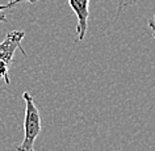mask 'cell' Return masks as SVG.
Wrapping results in <instances>:
<instances>
[{
    "mask_svg": "<svg viewBox=\"0 0 155 151\" xmlns=\"http://www.w3.org/2000/svg\"><path fill=\"white\" fill-rule=\"evenodd\" d=\"M25 101V118H24V139L16 151H34V142L41 133V116L38 112L32 95L28 92L22 94Z\"/></svg>",
    "mask_w": 155,
    "mask_h": 151,
    "instance_id": "cell-1",
    "label": "cell"
},
{
    "mask_svg": "<svg viewBox=\"0 0 155 151\" xmlns=\"http://www.w3.org/2000/svg\"><path fill=\"white\" fill-rule=\"evenodd\" d=\"M25 37V33L22 30H12L5 36V38L0 42V61H4L5 63L11 64L13 59V55L18 49L22 55H26L21 46V41Z\"/></svg>",
    "mask_w": 155,
    "mask_h": 151,
    "instance_id": "cell-2",
    "label": "cell"
},
{
    "mask_svg": "<svg viewBox=\"0 0 155 151\" xmlns=\"http://www.w3.org/2000/svg\"><path fill=\"white\" fill-rule=\"evenodd\" d=\"M74 13L76 15L78 24V41H83L88 30V18H90V0H68Z\"/></svg>",
    "mask_w": 155,
    "mask_h": 151,
    "instance_id": "cell-3",
    "label": "cell"
},
{
    "mask_svg": "<svg viewBox=\"0 0 155 151\" xmlns=\"http://www.w3.org/2000/svg\"><path fill=\"white\" fill-rule=\"evenodd\" d=\"M8 70H9V64L5 63L4 61H0V80H3L5 84L11 83L9 75H8Z\"/></svg>",
    "mask_w": 155,
    "mask_h": 151,
    "instance_id": "cell-4",
    "label": "cell"
},
{
    "mask_svg": "<svg viewBox=\"0 0 155 151\" xmlns=\"http://www.w3.org/2000/svg\"><path fill=\"white\" fill-rule=\"evenodd\" d=\"M37 2H40V0H11V2L7 3V4L0 5V9L5 11V9L13 8V7H16L18 4H24V3H32V4H34V3H37Z\"/></svg>",
    "mask_w": 155,
    "mask_h": 151,
    "instance_id": "cell-5",
    "label": "cell"
},
{
    "mask_svg": "<svg viewBox=\"0 0 155 151\" xmlns=\"http://www.w3.org/2000/svg\"><path fill=\"white\" fill-rule=\"evenodd\" d=\"M138 0H118V7H117V15H116V18L118 17V15L121 13V11L124 8H126V7L129 5H135L137 4Z\"/></svg>",
    "mask_w": 155,
    "mask_h": 151,
    "instance_id": "cell-6",
    "label": "cell"
},
{
    "mask_svg": "<svg viewBox=\"0 0 155 151\" xmlns=\"http://www.w3.org/2000/svg\"><path fill=\"white\" fill-rule=\"evenodd\" d=\"M147 24H149V28L151 29V32H153V36H154V38H155V13H154V16L149 20V22H147Z\"/></svg>",
    "mask_w": 155,
    "mask_h": 151,
    "instance_id": "cell-7",
    "label": "cell"
},
{
    "mask_svg": "<svg viewBox=\"0 0 155 151\" xmlns=\"http://www.w3.org/2000/svg\"><path fill=\"white\" fill-rule=\"evenodd\" d=\"M0 22H7V15L3 9H0Z\"/></svg>",
    "mask_w": 155,
    "mask_h": 151,
    "instance_id": "cell-8",
    "label": "cell"
}]
</instances>
